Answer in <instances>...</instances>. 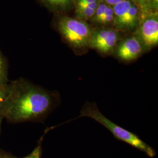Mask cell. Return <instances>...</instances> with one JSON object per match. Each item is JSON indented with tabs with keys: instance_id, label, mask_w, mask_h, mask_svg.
Returning a JSON list of instances; mask_svg holds the SVG:
<instances>
[{
	"instance_id": "cell-1",
	"label": "cell",
	"mask_w": 158,
	"mask_h": 158,
	"mask_svg": "<svg viewBox=\"0 0 158 158\" xmlns=\"http://www.w3.org/2000/svg\"><path fill=\"white\" fill-rule=\"evenodd\" d=\"M10 91L0 114L10 123L42 122L57 107L60 96L23 78L10 81Z\"/></svg>"
},
{
	"instance_id": "cell-2",
	"label": "cell",
	"mask_w": 158,
	"mask_h": 158,
	"mask_svg": "<svg viewBox=\"0 0 158 158\" xmlns=\"http://www.w3.org/2000/svg\"><path fill=\"white\" fill-rule=\"evenodd\" d=\"M84 117L94 119L109 130L116 139L145 153L149 157L153 158L156 156L155 149L142 141L136 134L115 124L104 116L99 110L96 102H87L85 103L81 108L80 115L77 118Z\"/></svg>"
},
{
	"instance_id": "cell-3",
	"label": "cell",
	"mask_w": 158,
	"mask_h": 158,
	"mask_svg": "<svg viewBox=\"0 0 158 158\" xmlns=\"http://www.w3.org/2000/svg\"><path fill=\"white\" fill-rule=\"evenodd\" d=\"M57 28L65 40L76 53H83L89 48L92 31L87 23L68 16L60 17Z\"/></svg>"
},
{
	"instance_id": "cell-4",
	"label": "cell",
	"mask_w": 158,
	"mask_h": 158,
	"mask_svg": "<svg viewBox=\"0 0 158 158\" xmlns=\"http://www.w3.org/2000/svg\"><path fill=\"white\" fill-rule=\"evenodd\" d=\"M118 32L113 29H100L92 31L89 48L97 51L103 56L114 53L118 44Z\"/></svg>"
},
{
	"instance_id": "cell-5",
	"label": "cell",
	"mask_w": 158,
	"mask_h": 158,
	"mask_svg": "<svg viewBox=\"0 0 158 158\" xmlns=\"http://www.w3.org/2000/svg\"><path fill=\"white\" fill-rule=\"evenodd\" d=\"M138 34L145 51H150L158 44V17L157 12H151L142 18Z\"/></svg>"
},
{
	"instance_id": "cell-6",
	"label": "cell",
	"mask_w": 158,
	"mask_h": 158,
	"mask_svg": "<svg viewBox=\"0 0 158 158\" xmlns=\"http://www.w3.org/2000/svg\"><path fill=\"white\" fill-rule=\"evenodd\" d=\"M146 52L141 41L136 35H132L119 42L114 54L123 62H131L141 56Z\"/></svg>"
},
{
	"instance_id": "cell-7",
	"label": "cell",
	"mask_w": 158,
	"mask_h": 158,
	"mask_svg": "<svg viewBox=\"0 0 158 158\" xmlns=\"http://www.w3.org/2000/svg\"><path fill=\"white\" fill-rule=\"evenodd\" d=\"M141 19V13L139 6L134 1L129 10L115 27L117 29L130 31L135 28Z\"/></svg>"
},
{
	"instance_id": "cell-8",
	"label": "cell",
	"mask_w": 158,
	"mask_h": 158,
	"mask_svg": "<svg viewBox=\"0 0 158 158\" xmlns=\"http://www.w3.org/2000/svg\"><path fill=\"white\" fill-rule=\"evenodd\" d=\"M48 9L54 12L66 11L73 2V0H40Z\"/></svg>"
},
{
	"instance_id": "cell-9",
	"label": "cell",
	"mask_w": 158,
	"mask_h": 158,
	"mask_svg": "<svg viewBox=\"0 0 158 158\" xmlns=\"http://www.w3.org/2000/svg\"><path fill=\"white\" fill-rule=\"evenodd\" d=\"M139 6L141 18H143L148 14L156 12L158 9V0H133Z\"/></svg>"
},
{
	"instance_id": "cell-10",
	"label": "cell",
	"mask_w": 158,
	"mask_h": 158,
	"mask_svg": "<svg viewBox=\"0 0 158 158\" xmlns=\"http://www.w3.org/2000/svg\"><path fill=\"white\" fill-rule=\"evenodd\" d=\"M96 10L86 6H75V14L77 19L85 22L92 19Z\"/></svg>"
},
{
	"instance_id": "cell-11",
	"label": "cell",
	"mask_w": 158,
	"mask_h": 158,
	"mask_svg": "<svg viewBox=\"0 0 158 158\" xmlns=\"http://www.w3.org/2000/svg\"><path fill=\"white\" fill-rule=\"evenodd\" d=\"M114 13L113 11V6L106 4L103 14L96 24L102 25H114Z\"/></svg>"
},
{
	"instance_id": "cell-12",
	"label": "cell",
	"mask_w": 158,
	"mask_h": 158,
	"mask_svg": "<svg viewBox=\"0 0 158 158\" xmlns=\"http://www.w3.org/2000/svg\"><path fill=\"white\" fill-rule=\"evenodd\" d=\"M8 62L5 56L0 50V85L8 83Z\"/></svg>"
},
{
	"instance_id": "cell-13",
	"label": "cell",
	"mask_w": 158,
	"mask_h": 158,
	"mask_svg": "<svg viewBox=\"0 0 158 158\" xmlns=\"http://www.w3.org/2000/svg\"><path fill=\"white\" fill-rule=\"evenodd\" d=\"M51 129H52V128H48L47 130H46L44 135L40 137V140L38 142V144H37L36 147L35 148V149L31 152V153H30L27 156L21 158H41V156L42 154V142H43L44 136L46 134V133Z\"/></svg>"
},
{
	"instance_id": "cell-14",
	"label": "cell",
	"mask_w": 158,
	"mask_h": 158,
	"mask_svg": "<svg viewBox=\"0 0 158 158\" xmlns=\"http://www.w3.org/2000/svg\"><path fill=\"white\" fill-rule=\"evenodd\" d=\"M100 2V0H73L75 6H86L93 9H96Z\"/></svg>"
},
{
	"instance_id": "cell-15",
	"label": "cell",
	"mask_w": 158,
	"mask_h": 158,
	"mask_svg": "<svg viewBox=\"0 0 158 158\" xmlns=\"http://www.w3.org/2000/svg\"><path fill=\"white\" fill-rule=\"evenodd\" d=\"M10 82V81H9ZM10 91V83L0 85V110L5 103Z\"/></svg>"
},
{
	"instance_id": "cell-16",
	"label": "cell",
	"mask_w": 158,
	"mask_h": 158,
	"mask_svg": "<svg viewBox=\"0 0 158 158\" xmlns=\"http://www.w3.org/2000/svg\"><path fill=\"white\" fill-rule=\"evenodd\" d=\"M17 157L12 155L10 153L7 152L0 149V158H16Z\"/></svg>"
},
{
	"instance_id": "cell-17",
	"label": "cell",
	"mask_w": 158,
	"mask_h": 158,
	"mask_svg": "<svg viewBox=\"0 0 158 158\" xmlns=\"http://www.w3.org/2000/svg\"><path fill=\"white\" fill-rule=\"evenodd\" d=\"M102 2L106 3L108 5L111 6H114L116 5L119 2L124 1V0H100Z\"/></svg>"
},
{
	"instance_id": "cell-18",
	"label": "cell",
	"mask_w": 158,
	"mask_h": 158,
	"mask_svg": "<svg viewBox=\"0 0 158 158\" xmlns=\"http://www.w3.org/2000/svg\"><path fill=\"white\" fill-rule=\"evenodd\" d=\"M3 117L0 114V133H1V124H2V122L3 120Z\"/></svg>"
}]
</instances>
